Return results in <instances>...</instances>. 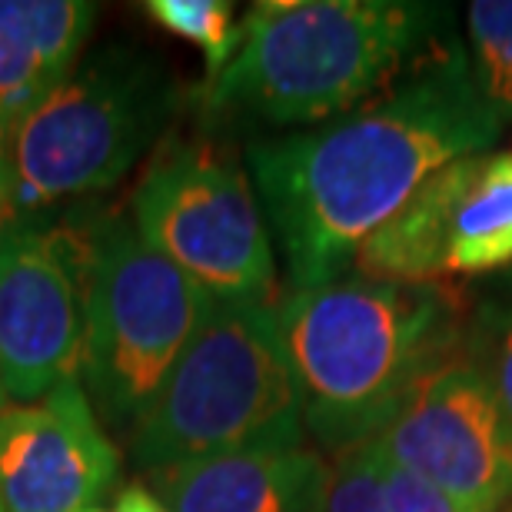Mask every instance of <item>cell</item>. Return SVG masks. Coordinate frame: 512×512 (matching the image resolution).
Masks as SVG:
<instances>
[{
	"label": "cell",
	"mask_w": 512,
	"mask_h": 512,
	"mask_svg": "<svg viewBox=\"0 0 512 512\" xmlns=\"http://www.w3.org/2000/svg\"><path fill=\"white\" fill-rule=\"evenodd\" d=\"M97 7L80 0H0V124L14 127L77 67Z\"/></svg>",
	"instance_id": "12"
},
{
	"label": "cell",
	"mask_w": 512,
	"mask_h": 512,
	"mask_svg": "<svg viewBox=\"0 0 512 512\" xmlns=\"http://www.w3.org/2000/svg\"><path fill=\"white\" fill-rule=\"evenodd\" d=\"M17 220V190H14V157H10V127L0 124V227Z\"/></svg>",
	"instance_id": "20"
},
{
	"label": "cell",
	"mask_w": 512,
	"mask_h": 512,
	"mask_svg": "<svg viewBox=\"0 0 512 512\" xmlns=\"http://www.w3.org/2000/svg\"><path fill=\"white\" fill-rule=\"evenodd\" d=\"M10 406V399H7V393H4V383H0V409H7Z\"/></svg>",
	"instance_id": "22"
},
{
	"label": "cell",
	"mask_w": 512,
	"mask_h": 512,
	"mask_svg": "<svg viewBox=\"0 0 512 512\" xmlns=\"http://www.w3.org/2000/svg\"><path fill=\"white\" fill-rule=\"evenodd\" d=\"M213 303L217 300L143 243L133 220L117 213L100 217L90 227L80 366L94 413L114 429L133 433Z\"/></svg>",
	"instance_id": "6"
},
{
	"label": "cell",
	"mask_w": 512,
	"mask_h": 512,
	"mask_svg": "<svg viewBox=\"0 0 512 512\" xmlns=\"http://www.w3.org/2000/svg\"><path fill=\"white\" fill-rule=\"evenodd\" d=\"M330 466L306 446L207 456L147 473L170 512H323Z\"/></svg>",
	"instance_id": "11"
},
{
	"label": "cell",
	"mask_w": 512,
	"mask_h": 512,
	"mask_svg": "<svg viewBox=\"0 0 512 512\" xmlns=\"http://www.w3.org/2000/svg\"><path fill=\"white\" fill-rule=\"evenodd\" d=\"M143 10L167 34L200 47L210 77H217L237 54L240 24L233 20V4L227 0H150Z\"/></svg>",
	"instance_id": "16"
},
{
	"label": "cell",
	"mask_w": 512,
	"mask_h": 512,
	"mask_svg": "<svg viewBox=\"0 0 512 512\" xmlns=\"http://www.w3.org/2000/svg\"><path fill=\"white\" fill-rule=\"evenodd\" d=\"M303 396L273 303H213L133 426L130 456L163 469L207 456L303 446Z\"/></svg>",
	"instance_id": "4"
},
{
	"label": "cell",
	"mask_w": 512,
	"mask_h": 512,
	"mask_svg": "<svg viewBox=\"0 0 512 512\" xmlns=\"http://www.w3.org/2000/svg\"><path fill=\"white\" fill-rule=\"evenodd\" d=\"M456 313V296L439 283L353 276L286 293L276 323L306 433L333 456L380 439L409 396L446 366Z\"/></svg>",
	"instance_id": "2"
},
{
	"label": "cell",
	"mask_w": 512,
	"mask_h": 512,
	"mask_svg": "<svg viewBox=\"0 0 512 512\" xmlns=\"http://www.w3.org/2000/svg\"><path fill=\"white\" fill-rule=\"evenodd\" d=\"M80 512H107V509H100V506H90V509H80Z\"/></svg>",
	"instance_id": "23"
},
{
	"label": "cell",
	"mask_w": 512,
	"mask_h": 512,
	"mask_svg": "<svg viewBox=\"0 0 512 512\" xmlns=\"http://www.w3.org/2000/svg\"><path fill=\"white\" fill-rule=\"evenodd\" d=\"M512 263V150L483 153L453 213L446 273H489Z\"/></svg>",
	"instance_id": "14"
},
{
	"label": "cell",
	"mask_w": 512,
	"mask_h": 512,
	"mask_svg": "<svg viewBox=\"0 0 512 512\" xmlns=\"http://www.w3.org/2000/svg\"><path fill=\"white\" fill-rule=\"evenodd\" d=\"M120 453L84 383L0 409V499L7 512H80L114 489Z\"/></svg>",
	"instance_id": "10"
},
{
	"label": "cell",
	"mask_w": 512,
	"mask_h": 512,
	"mask_svg": "<svg viewBox=\"0 0 512 512\" xmlns=\"http://www.w3.org/2000/svg\"><path fill=\"white\" fill-rule=\"evenodd\" d=\"M479 157H466L433 173L380 230L353 253L350 270L376 283H436L446 273L453 213Z\"/></svg>",
	"instance_id": "13"
},
{
	"label": "cell",
	"mask_w": 512,
	"mask_h": 512,
	"mask_svg": "<svg viewBox=\"0 0 512 512\" xmlns=\"http://www.w3.org/2000/svg\"><path fill=\"white\" fill-rule=\"evenodd\" d=\"M133 227L217 303H270L276 260L250 173L207 143L173 147L133 193Z\"/></svg>",
	"instance_id": "7"
},
{
	"label": "cell",
	"mask_w": 512,
	"mask_h": 512,
	"mask_svg": "<svg viewBox=\"0 0 512 512\" xmlns=\"http://www.w3.org/2000/svg\"><path fill=\"white\" fill-rule=\"evenodd\" d=\"M323 512H389L386 456L380 439H370V443L333 456Z\"/></svg>",
	"instance_id": "17"
},
{
	"label": "cell",
	"mask_w": 512,
	"mask_h": 512,
	"mask_svg": "<svg viewBox=\"0 0 512 512\" xmlns=\"http://www.w3.org/2000/svg\"><path fill=\"white\" fill-rule=\"evenodd\" d=\"M469 54L446 47L389 97L343 120L247 147L250 180L293 290L343 280L356 247L423 183L499 140Z\"/></svg>",
	"instance_id": "1"
},
{
	"label": "cell",
	"mask_w": 512,
	"mask_h": 512,
	"mask_svg": "<svg viewBox=\"0 0 512 512\" xmlns=\"http://www.w3.org/2000/svg\"><path fill=\"white\" fill-rule=\"evenodd\" d=\"M114 512H170V509L163 506L160 499L153 496L147 486L133 483V486H127V489H124V493H120L117 509H114Z\"/></svg>",
	"instance_id": "21"
},
{
	"label": "cell",
	"mask_w": 512,
	"mask_h": 512,
	"mask_svg": "<svg viewBox=\"0 0 512 512\" xmlns=\"http://www.w3.org/2000/svg\"><path fill=\"white\" fill-rule=\"evenodd\" d=\"M0 512H7V506H4V499H0Z\"/></svg>",
	"instance_id": "24"
},
{
	"label": "cell",
	"mask_w": 512,
	"mask_h": 512,
	"mask_svg": "<svg viewBox=\"0 0 512 512\" xmlns=\"http://www.w3.org/2000/svg\"><path fill=\"white\" fill-rule=\"evenodd\" d=\"M489 383H493V393L499 399V409H503L506 423L512 429V326L503 333L493 360V373H489Z\"/></svg>",
	"instance_id": "19"
},
{
	"label": "cell",
	"mask_w": 512,
	"mask_h": 512,
	"mask_svg": "<svg viewBox=\"0 0 512 512\" xmlns=\"http://www.w3.org/2000/svg\"><path fill=\"white\" fill-rule=\"evenodd\" d=\"M446 7L409 0H266L207 84V124L283 130L350 114L423 60Z\"/></svg>",
	"instance_id": "3"
},
{
	"label": "cell",
	"mask_w": 512,
	"mask_h": 512,
	"mask_svg": "<svg viewBox=\"0 0 512 512\" xmlns=\"http://www.w3.org/2000/svg\"><path fill=\"white\" fill-rule=\"evenodd\" d=\"M90 227L10 220L0 227V383L34 403L84 366Z\"/></svg>",
	"instance_id": "8"
},
{
	"label": "cell",
	"mask_w": 512,
	"mask_h": 512,
	"mask_svg": "<svg viewBox=\"0 0 512 512\" xmlns=\"http://www.w3.org/2000/svg\"><path fill=\"white\" fill-rule=\"evenodd\" d=\"M177 90L153 57L107 47L77 64L10 133L17 217L110 190L157 143Z\"/></svg>",
	"instance_id": "5"
},
{
	"label": "cell",
	"mask_w": 512,
	"mask_h": 512,
	"mask_svg": "<svg viewBox=\"0 0 512 512\" xmlns=\"http://www.w3.org/2000/svg\"><path fill=\"white\" fill-rule=\"evenodd\" d=\"M380 449L436 486L459 512L512 503V429L483 370L446 363L380 433Z\"/></svg>",
	"instance_id": "9"
},
{
	"label": "cell",
	"mask_w": 512,
	"mask_h": 512,
	"mask_svg": "<svg viewBox=\"0 0 512 512\" xmlns=\"http://www.w3.org/2000/svg\"><path fill=\"white\" fill-rule=\"evenodd\" d=\"M469 70L489 110L512 120V0L469 4Z\"/></svg>",
	"instance_id": "15"
},
{
	"label": "cell",
	"mask_w": 512,
	"mask_h": 512,
	"mask_svg": "<svg viewBox=\"0 0 512 512\" xmlns=\"http://www.w3.org/2000/svg\"><path fill=\"white\" fill-rule=\"evenodd\" d=\"M386 499H389V512H459L436 486H429L426 479H419L403 466H393L389 459H386Z\"/></svg>",
	"instance_id": "18"
}]
</instances>
